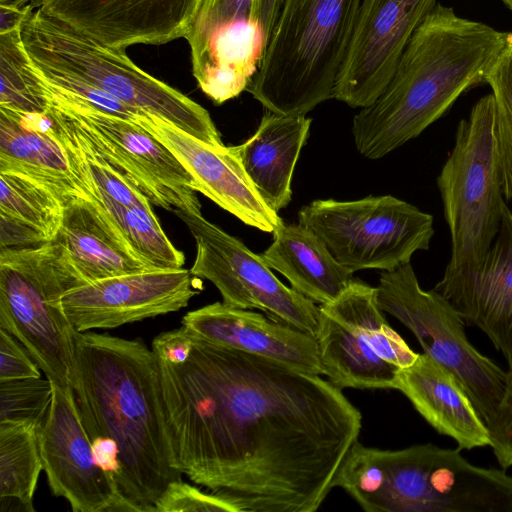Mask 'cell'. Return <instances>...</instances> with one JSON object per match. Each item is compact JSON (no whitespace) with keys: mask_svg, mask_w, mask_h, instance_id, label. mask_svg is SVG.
I'll return each mask as SVG.
<instances>
[{"mask_svg":"<svg viewBox=\"0 0 512 512\" xmlns=\"http://www.w3.org/2000/svg\"><path fill=\"white\" fill-rule=\"evenodd\" d=\"M282 4L283 0H255L254 18L259 22L267 43L271 37Z\"/></svg>","mask_w":512,"mask_h":512,"instance_id":"obj_36","label":"cell"},{"mask_svg":"<svg viewBox=\"0 0 512 512\" xmlns=\"http://www.w3.org/2000/svg\"><path fill=\"white\" fill-rule=\"evenodd\" d=\"M510 32L437 3L413 33L379 97L354 116L358 152L379 159L419 136L485 78Z\"/></svg>","mask_w":512,"mask_h":512,"instance_id":"obj_3","label":"cell"},{"mask_svg":"<svg viewBox=\"0 0 512 512\" xmlns=\"http://www.w3.org/2000/svg\"><path fill=\"white\" fill-rule=\"evenodd\" d=\"M362 0H283L247 91L268 111L303 116L333 98Z\"/></svg>","mask_w":512,"mask_h":512,"instance_id":"obj_5","label":"cell"},{"mask_svg":"<svg viewBox=\"0 0 512 512\" xmlns=\"http://www.w3.org/2000/svg\"><path fill=\"white\" fill-rule=\"evenodd\" d=\"M51 492L74 512L117 511L116 485L96 461L72 388L53 384L52 401L38 430Z\"/></svg>","mask_w":512,"mask_h":512,"instance_id":"obj_15","label":"cell"},{"mask_svg":"<svg viewBox=\"0 0 512 512\" xmlns=\"http://www.w3.org/2000/svg\"><path fill=\"white\" fill-rule=\"evenodd\" d=\"M44 85L50 101L69 116L85 139L151 204L171 212L201 214L195 179L148 130L64 97L45 82Z\"/></svg>","mask_w":512,"mask_h":512,"instance_id":"obj_13","label":"cell"},{"mask_svg":"<svg viewBox=\"0 0 512 512\" xmlns=\"http://www.w3.org/2000/svg\"><path fill=\"white\" fill-rule=\"evenodd\" d=\"M0 172L31 178L52 190L66 205L87 197L68 155L45 114H23L0 107Z\"/></svg>","mask_w":512,"mask_h":512,"instance_id":"obj_22","label":"cell"},{"mask_svg":"<svg viewBox=\"0 0 512 512\" xmlns=\"http://www.w3.org/2000/svg\"><path fill=\"white\" fill-rule=\"evenodd\" d=\"M460 450L431 443L383 450L357 440L332 485L366 512H512V476L476 466Z\"/></svg>","mask_w":512,"mask_h":512,"instance_id":"obj_4","label":"cell"},{"mask_svg":"<svg viewBox=\"0 0 512 512\" xmlns=\"http://www.w3.org/2000/svg\"><path fill=\"white\" fill-rule=\"evenodd\" d=\"M136 123L172 151L195 179L198 192L244 224L273 233L284 223L257 192L235 146L207 144L147 113Z\"/></svg>","mask_w":512,"mask_h":512,"instance_id":"obj_18","label":"cell"},{"mask_svg":"<svg viewBox=\"0 0 512 512\" xmlns=\"http://www.w3.org/2000/svg\"><path fill=\"white\" fill-rule=\"evenodd\" d=\"M86 196L107 215L134 252L155 268H182L183 252L164 233L156 215L136 211L89 182H81Z\"/></svg>","mask_w":512,"mask_h":512,"instance_id":"obj_28","label":"cell"},{"mask_svg":"<svg viewBox=\"0 0 512 512\" xmlns=\"http://www.w3.org/2000/svg\"><path fill=\"white\" fill-rule=\"evenodd\" d=\"M485 83L495 101V133L503 192L512 202V32L489 72Z\"/></svg>","mask_w":512,"mask_h":512,"instance_id":"obj_30","label":"cell"},{"mask_svg":"<svg viewBox=\"0 0 512 512\" xmlns=\"http://www.w3.org/2000/svg\"><path fill=\"white\" fill-rule=\"evenodd\" d=\"M73 391L96 461L115 482L117 511L156 512L182 473L153 350L140 340L76 332Z\"/></svg>","mask_w":512,"mask_h":512,"instance_id":"obj_2","label":"cell"},{"mask_svg":"<svg viewBox=\"0 0 512 512\" xmlns=\"http://www.w3.org/2000/svg\"><path fill=\"white\" fill-rule=\"evenodd\" d=\"M173 213L188 227L196 243L191 274L214 284L223 303L258 309L271 319L315 335L319 306L283 284L261 255L202 214L184 210Z\"/></svg>","mask_w":512,"mask_h":512,"instance_id":"obj_12","label":"cell"},{"mask_svg":"<svg viewBox=\"0 0 512 512\" xmlns=\"http://www.w3.org/2000/svg\"><path fill=\"white\" fill-rule=\"evenodd\" d=\"M512 11V0H501Z\"/></svg>","mask_w":512,"mask_h":512,"instance_id":"obj_39","label":"cell"},{"mask_svg":"<svg viewBox=\"0 0 512 512\" xmlns=\"http://www.w3.org/2000/svg\"><path fill=\"white\" fill-rule=\"evenodd\" d=\"M87 284L56 240L0 248V328L14 336L53 384L72 388L76 330L62 296Z\"/></svg>","mask_w":512,"mask_h":512,"instance_id":"obj_7","label":"cell"},{"mask_svg":"<svg viewBox=\"0 0 512 512\" xmlns=\"http://www.w3.org/2000/svg\"><path fill=\"white\" fill-rule=\"evenodd\" d=\"M312 119L268 111L252 136L235 146L242 165L265 203L279 212L292 198L295 165Z\"/></svg>","mask_w":512,"mask_h":512,"instance_id":"obj_24","label":"cell"},{"mask_svg":"<svg viewBox=\"0 0 512 512\" xmlns=\"http://www.w3.org/2000/svg\"><path fill=\"white\" fill-rule=\"evenodd\" d=\"M21 37L33 62L70 73L202 142L224 145L205 108L139 68L125 50L85 37L40 8L23 23Z\"/></svg>","mask_w":512,"mask_h":512,"instance_id":"obj_6","label":"cell"},{"mask_svg":"<svg viewBox=\"0 0 512 512\" xmlns=\"http://www.w3.org/2000/svg\"><path fill=\"white\" fill-rule=\"evenodd\" d=\"M39 0H0V4H9L16 6H27L32 5L35 9L38 8Z\"/></svg>","mask_w":512,"mask_h":512,"instance_id":"obj_38","label":"cell"},{"mask_svg":"<svg viewBox=\"0 0 512 512\" xmlns=\"http://www.w3.org/2000/svg\"><path fill=\"white\" fill-rule=\"evenodd\" d=\"M254 5L255 0H202L197 17L186 37L190 50L220 30L258 22L254 18Z\"/></svg>","mask_w":512,"mask_h":512,"instance_id":"obj_32","label":"cell"},{"mask_svg":"<svg viewBox=\"0 0 512 512\" xmlns=\"http://www.w3.org/2000/svg\"><path fill=\"white\" fill-rule=\"evenodd\" d=\"M202 0H39L38 8L110 48L188 36Z\"/></svg>","mask_w":512,"mask_h":512,"instance_id":"obj_17","label":"cell"},{"mask_svg":"<svg viewBox=\"0 0 512 512\" xmlns=\"http://www.w3.org/2000/svg\"><path fill=\"white\" fill-rule=\"evenodd\" d=\"M196 278L183 267L124 274L73 288L61 304L77 332L113 329L186 307Z\"/></svg>","mask_w":512,"mask_h":512,"instance_id":"obj_16","label":"cell"},{"mask_svg":"<svg viewBox=\"0 0 512 512\" xmlns=\"http://www.w3.org/2000/svg\"><path fill=\"white\" fill-rule=\"evenodd\" d=\"M377 287L353 279L319 305L317 339L323 375L340 389H396L398 372L419 353L390 326Z\"/></svg>","mask_w":512,"mask_h":512,"instance_id":"obj_11","label":"cell"},{"mask_svg":"<svg viewBox=\"0 0 512 512\" xmlns=\"http://www.w3.org/2000/svg\"><path fill=\"white\" fill-rule=\"evenodd\" d=\"M261 256L294 290L319 305L333 301L353 281V272L342 266L324 242L301 224L278 226L272 243Z\"/></svg>","mask_w":512,"mask_h":512,"instance_id":"obj_25","label":"cell"},{"mask_svg":"<svg viewBox=\"0 0 512 512\" xmlns=\"http://www.w3.org/2000/svg\"><path fill=\"white\" fill-rule=\"evenodd\" d=\"M86 283L155 268L129 246L107 215L88 197L64 206L55 238Z\"/></svg>","mask_w":512,"mask_h":512,"instance_id":"obj_23","label":"cell"},{"mask_svg":"<svg viewBox=\"0 0 512 512\" xmlns=\"http://www.w3.org/2000/svg\"><path fill=\"white\" fill-rule=\"evenodd\" d=\"M53 395L48 379L25 378L0 381V424L42 425Z\"/></svg>","mask_w":512,"mask_h":512,"instance_id":"obj_31","label":"cell"},{"mask_svg":"<svg viewBox=\"0 0 512 512\" xmlns=\"http://www.w3.org/2000/svg\"><path fill=\"white\" fill-rule=\"evenodd\" d=\"M0 107L45 114L50 107L44 82L24 47L21 30L0 34Z\"/></svg>","mask_w":512,"mask_h":512,"instance_id":"obj_29","label":"cell"},{"mask_svg":"<svg viewBox=\"0 0 512 512\" xmlns=\"http://www.w3.org/2000/svg\"><path fill=\"white\" fill-rule=\"evenodd\" d=\"M152 350L182 474L236 512L319 509L362 427L342 389L183 326Z\"/></svg>","mask_w":512,"mask_h":512,"instance_id":"obj_1","label":"cell"},{"mask_svg":"<svg viewBox=\"0 0 512 512\" xmlns=\"http://www.w3.org/2000/svg\"><path fill=\"white\" fill-rule=\"evenodd\" d=\"M484 332L512 366V211L504 205L498 233L475 265L444 273L435 288Z\"/></svg>","mask_w":512,"mask_h":512,"instance_id":"obj_19","label":"cell"},{"mask_svg":"<svg viewBox=\"0 0 512 512\" xmlns=\"http://www.w3.org/2000/svg\"><path fill=\"white\" fill-rule=\"evenodd\" d=\"M396 389L439 434L459 449L490 446L486 423L458 378L425 353L398 372Z\"/></svg>","mask_w":512,"mask_h":512,"instance_id":"obj_21","label":"cell"},{"mask_svg":"<svg viewBox=\"0 0 512 512\" xmlns=\"http://www.w3.org/2000/svg\"><path fill=\"white\" fill-rule=\"evenodd\" d=\"M181 324L208 342L323 375L315 335L262 313L214 302L189 311Z\"/></svg>","mask_w":512,"mask_h":512,"instance_id":"obj_20","label":"cell"},{"mask_svg":"<svg viewBox=\"0 0 512 512\" xmlns=\"http://www.w3.org/2000/svg\"><path fill=\"white\" fill-rule=\"evenodd\" d=\"M39 428L0 424V511L33 512V496L43 470Z\"/></svg>","mask_w":512,"mask_h":512,"instance_id":"obj_27","label":"cell"},{"mask_svg":"<svg viewBox=\"0 0 512 512\" xmlns=\"http://www.w3.org/2000/svg\"><path fill=\"white\" fill-rule=\"evenodd\" d=\"M156 512H236L216 494L204 492L182 480L172 481L158 498Z\"/></svg>","mask_w":512,"mask_h":512,"instance_id":"obj_33","label":"cell"},{"mask_svg":"<svg viewBox=\"0 0 512 512\" xmlns=\"http://www.w3.org/2000/svg\"><path fill=\"white\" fill-rule=\"evenodd\" d=\"M377 292L381 309L414 334L423 353L458 378L487 425L501 403L506 371L472 345L453 305L435 289L423 290L410 262L382 271Z\"/></svg>","mask_w":512,"mask_h":512,"instance_id":"obj_10","label":"cell"},{"mask_svg":"<svg viewBox=\"0 0 512 512\" xmlns=\"http://www.w3.org/2000/svg\"><path fill=\"white\" fill-rule=\"evenodd\" d=\"M451 255L444 273L478 263L500 228L504 201L492 93L460 120L455 142L437 178Z\"/></svg>","mask_w":512,"mask_h":512,"instance_id":"obj_8","label":"cell"},{"mask_svg":"<svg viewBox=\"0 0 512 512\" xmlns=\"http://www.w3.org/2000/svg\"><path fill=\"white\" fill-rule=\"evenodd\" d=\"M63 201L26 176L0 172V248H28L55 240Z\"/></svg>","mask_w":512,"mask_h":512,"instance_id":"obj_26","label":"cell"},{"mask_svg":"<svg viewBox=\"0 0 512 512\" xmlns=\"http://www.w3.org/2000/svg\"><path fill=\"white\" fill-rule=\"evenodd\" d=\"M15 339L0 328V381L41 377L37 363Z\"/></svg>","mask_w":512,"mask_h":512,"instance_id":"obj_35","label":"cell"},{"mask_svg":"<svg viewBox=\"0 0 512 512\" xmlns=\"http://www.w3.org/2000/svg\"><path fill=\"white\" fill-rule=\"evenodd\" d=\"M437 0H362L333 98L352 108L372 104L390 82L415 30Z\"/></svg>","mask_w":512,"mask_h":512,"instance_id":"obj_14","label":"cell"},{"mask_svg":"<svg viewBox=\"0 0 512 512\" xmlns=\"http://www.w3.org/2000/svg\"><path fill=\"white\" fill-rule=\"evenodd\" d=\"M490 447L502 469L512 466V366L506 371L504 394L494 418L487 424Z\"/></svg>","mask_w":512,"mask_h":512,"instance_id":"obj_34","label":"cell"},{"mask_svg":"<svg viewBox=\"0 0 512 512\" xmlns=\"http://www.w3.org/2000/svg\"><path fill=\"white\" fill-rule=\"evenodd\" d=\"M35 10L32 5L24 7L0 4V34L21 30L29 14Z\"/></svg>","mask_w":512,"mask_h":512,"instance_id":"obj_37","label":"cell"},{"mask_svg":"<svg viewBox=\"0 0 512 512\" xmlns=\"http://www.w3.org/2000/svg\"><path fill=\"white\" fill-rule=\"evenodd\" d=\"M298 220L353 273L409 263L417 251L429 249L434 235L431 214L392 195L315 200L299 210Z\"/></svg>","mask_w":512,"mask_h":512,"instance_id":"obj_9","label":"cell"}]
</instances>
